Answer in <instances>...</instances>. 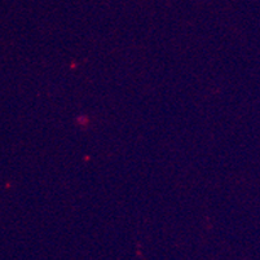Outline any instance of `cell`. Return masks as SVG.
I'll return each instance as SVG.
<instances>
[]
</instances>
